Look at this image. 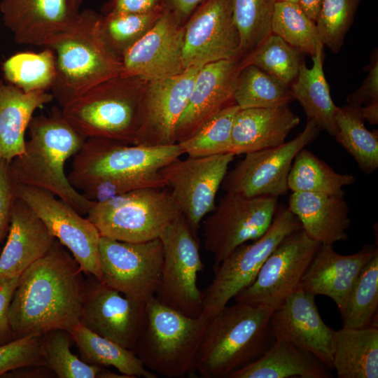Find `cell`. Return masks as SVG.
I'll list each match as a JSON object with an SVG mask.
<instances>
[{
    "label": "cell",
    "instance_id": "obj_1",
    "mask_svg": "<svg viewBox=\"0 0 378 378\" xmlns=\"http://www.w3.org/2000/svg\"><path fill=\"white\" fill-rule=\"evenodd\" d=\"M83 272L57 239L19 276L8 310L15 339L53 330L70 332L80 323L85 293Z\"/></svg>",
    "mask_w": 378,
    "mask_h": 378
},
{
    "label": "cell",
    "instance_id": "obj_2",
    "mask_svg": "<svg viewBox=\"0 0 378 378\" xmlns=\"http://www.w3.org/2000/svg\"><path fill=\"white\" fill-rule=\"evenodd\" d=\"M28 128L29 139L23 153L10 162L14 183L48 190L87 215L94 202L70 183L64 172L66 160L78 153L86 139L57 108L50 115L34 116Z\"/></svg>",
    "mask_w": 378,
    "mask_h": 378
},
{
    "label": "cell",
    "instance_id": "obj_3",
    "mask_svg": "<svg viewBox=\"0 0 378 378\" xmlns=\"http://www.w3.org/2000/svg\"><path fill=\"white\" fill-rule=\"evenodd\" d=\"M274 309L237 302L209 318L195 371L202 378H228L260 358L272 344Z\"/></svg>",
    "mask_w": 378,
    "mask_h": 378
},
{
    "label": "cell",
    "instance_id": "obj_4",
    "mask_svg": "<svg viewBox=\"0 0 378 378\" xmlns=\"http://www.w3.org/2000/svg\"><path fill=\"white\" fill-rule=\"evenodd\" d=\"M146 83L135 76L111 78L62 107V115L85 139L136 144Z\"/></svg>",
    "mask_w": 378,
    "mask_h": 378
},
{
    "label": "cell",
    "instance_id": "obj_5",
    "mask_svg": "<svg viewBox=\"0 0 378 378\" xmlns=\"http://www.w3.org/2000/svg\"><path fill=\"white\" fill-rule=\"evenodd\" d=\"M102 14L84 10L75 25L48 46L56 57L51 94L61 107L97 84L117 76L122 59L106 45L98 28Z\"/></svg>",
    "mask_w": 378,
    "mask_h": 378
},
{
    "label": "cell",
    "instance_id": "obj_6",
    "mask_svg": "<svg viewBox=\"0 0 378 378\" xmlns=\"http://www.w3.org/2000/svg\"><path fill=\"white\" fill-rule=\"evenodd\" d=\"M146 322L133 352L150 371L168 378L195 372L209 318L185 315L159 302L146 303Z\"/></svg>",
    "mask_w": 378,
    "mask_h": 378
},
{
    "label": "cell",
    "instance_id": "obj_7",
    "mask_svg": "<svg viewBox=\"0 0 378 378\" xmlns=\"http://www.w3.org/2000/svg\"><path fill=\"white\" fill-rule=\"evenodd\" d=\"M181 215L171 191L164 187L138 189L94 202L87 218L101 237L136 243L160 238Z\"/></svg>",
    "mask_w": 378,
    "mask_h": 378
},
{
    "label": "cell",
    "instance_id": "obj_8",
    "mask_svg": "<svg viewBox=\"0 0 378 378\" xmlns=\"http://www.w3.org/2000/svg\"><path fill=\"white\" fill-rule=\"evenodd\" d=\"M183 154L178 143L148 146L88 138L74 155L67 177L76 190H82L100 180L160 171Z\"/></svg>",
    "mask_w": 378,
    "mask_h": 378
},
{
    "label": "cell",
    "instance_id": "obj_9",
    "mask_svg": "<svg viewBox=\"0 0 378 378\" xmlns=\"http://www.w3.org/2000/svg\"><path fill=\"white\" fill-rule=\"evenodd\" d=\"M300 229V223L289 209L278 206L272 223L263 235L252 243L237 247L214 270V278L202 292V314L211 318L223 309L230 300L254 281L278 244Z\"/></svg>",
    "mask_w": 378,
    "mask_h": 378
},
{
    "label": "cell",
    "instance_id": "obj_10",
    "mask_svg": "<svg viewBox=\"0 0 378 378\" xmlns=\"http://www.w3.org/2000/svg\"><path fill=\"white\" fill-rule=\"evenodd\" d=\"M160 239L163 265L155 298L185 315L197 317L203 308V294L197 286V275L203 269L198 238L181 214L167 226Z\"/></svg>",
    "mask_w": 378,
    "mask_h": 378
},
{
    "label": "cell",
    "instance_id": "obj_11",
    "mask_svg": "<svg viewBox=\"0 0 378 378\" xmlns=\"http://www.w3.org/2000/svg\"><path fill=\"white\" fill-rule=\"evenodd\" d=\"M278 206L276 197L226 192L203 223L204 246L213 255L214 270L237 247L263 235Z\"/></svg>",
    "mask_w": 378,
    "mask_h": 378
},
{
    "label": "cell",
    "instance_id": "obj_12",
    "mask_svg": "<svg viewBox=\"0 0 378 378\" xmlns=\"http://www.w3.org/2000/svg\"><path fill=\"white\" fill-rule=\"evenodd\" d=\"M99 249L103 283L136 301L155 297L163 265L160 238L135 243L101 237Z\"/></svg>",
    "mask_w": 378,
    "mask_h": 378
},
{
    "label": "cell",
    "instance_id": "obj_13",
    "mask_svg": "<svg viewBox=\"0 0 378 378\" xmlns=\"http://www.w3.org/2000/svg\"><path fill=\"white\" fill-rule=\"evenodd\" d=\"M15 190L16 197L32 209L52 235L71 253L83 273L101 281V236L94 225L48 190L18 184Z\"/></svg>",
    "mask_w": 378,
    "mask_h": 378
},
{
    "label": "cell",
    "instance_id": "obj_14",
    "mask_svg": "<svg viewBox=\"0 0 378 378\" xmlns=\"http://www.w3.org/2000/svg\"><path fill=\"white\" fill-rule=\"evenodd\" d=\"M320 128L307 119L302 132L283 144L245 154L222 183L226 192L244 197L273 196L288 193V177L300 150L318 135Z\"/></svg>",
    "mask_w": 378,
    "mask_h": 378
},
{
    "label": "cell",
    "instance_id": "obj_15",
    "mask_svg": "<svg viewBox=\"0 0 378 378\" xmlns=\"http://www.w3.org/2000/svg\"><path fill=\"white\" fill-rule=\"evenodd\" d=\"M234 156L232 153L188 156L178 158L160 170L166 187L196 237L202 220L215 207L216 196Z\"/></svg>",
    "mask_w": 378,
    "mask_h": 378
},
{
    "label": "cell",
    "instance_id": "obj_16",
    "mask_svg": "<svg viewBox=\"0 0 378 378\" xmlns=\"http://www.w3.org/2000/svg\"><path fill=\"white\" fill-rule=\"evenodd\" d=\"M321 244L300 229L286 236L261 266L254 281L234 300L275 309L298 287Z\"/></svg>",
    "mask_w": 378,
    "mask_h": 378
},
{
    "label": "cell",
    "instance_id": "obj_17",
    "mask_svg": "<svg viewBox=\"0 0 378 378\" xmlns=\"http://www.w3.org/2000/svg\"><path fill=\"white\" fill-rule=\"evenodd\" d=\"M235 59L241 53L232 0H204L184 24V68Z\"/></svg>",
    "mask_w": 378,
    "mask_h": 378
},
{
    "label": "cell",
    "instance_id": "obj_18",
    "mask_svg": "<svg viewBox=\"0 0 378 378\" xmlns=\"http://www.w3.org/2000/svg\"><path fill=\"white\" fill-rule=\"evenodd\" d=\"M80 323L134 351L146 322V303L128 298L88 274Z\"/></svg>",
    "mask_w": 378,
    "mask_h": 378
},
{
    "label": "cell",
    "instance_id": "obj_19",
    "mask_svg": "<svg viewBox=\"0 0 378 378\" xmlns=\"http://www.w3.org/2000/svg\"><path fill=\"white\" fill-rule=\"evenodd\" d=\"M184 24L167 6L163 13L122 56L120 75L150 81L179 74L183 66Z\"/></svg>",
    "mask_w": 378,
    "mask_h": 378
},
{
    "label": "cell",
    "instance_id": "obj_20",
    "mask_svg": "<svg viewBox=\"0 0 378 378\" xmlns=\"http://www.w3.org/2000/svg\"><path fill=\"white\" fill-rule=\"evenodd\" d=\"M200 69L190 67L175 76L146 81L141 125L136 145L157 146L176 144L177 125Z\"/></svg>",
    "mask_w": 378,
    "mask_h": 378
},
{
    "label": "cell",
    "instance_id": "obj_21",
    "mask_svg": "<svg viewBox=\"0 0 378 378\" xmlns=\"http://www.w3.org/2000/svg\"><path fill=\"white\" fill-rule=\"evenodd\" d=\"M0 12L17 43L44 48L69 31L80 14L70 0H1Z\"/></svg>",
    "mask_w": 378,
    "mask_h": 378
},
{
    "label": "cell",
    "instance_id": "obj_22",
    "mask_svg": "<svg viewBox=\"0 0 378 378\" xmlns=\"http://www.w3.org/2000/svg\"><path fill=\"white\" fill-rule=\"evenodd\" d=\"M271 326L274 335H281L332 370L335 330L323 321L314 295L298 287L274 309Z\"/></svg>",
    "mask_w": 378,
    "mask_h": 378
},
{
    "label": "cell",
    "instance_id": "obj_23",
    "mask_svg": "<svg viewBox=\"0 0 378 378\" xmlns=\"http://www.w3.org/2000/svg\"><path fill=\"white\" fill-rule=\"evenodd\" d=\"M241 69V59H235L209 63L199 69L177 125L176 143L192 136L219 111L235 103L233 97Z\"/></svg>",
    "mask_w": 378,
    "mask_h": 378
},
{
    "label": "cell",
    "instance_id": "obj_24",
    "mask_svg": "<svg viewBox=\"0 0 378 378\" xmlns=\"http://www.w3.org/2000/svg\"><path fill=\"white\" fill-rule=\"evenodd\" d=\"M377 251L374 245L366 244L355 253L342 255L332 244H321L299 287L315 296L331 298L341 313L363 269Z\"/></svg>",
    "mask_w": 378,
    "mask_h": 378
},
{
    "label": "cell",
    "instance_id": "obj_25",
    "mask_svg": "<svg viewBox=\"0 0 378 378\" xmlns=\"http://www.w3.org/2000/svg\"><path fill=\"white\" fill-rule=\"evenodd\" d=\"M55 241L32 209L16 197L7 239L0 253V280L20 276Z\"/></svg>",
    "mask_w": 378,
    "mask_h": 378
},
{
    "label": "cell",
    "instance_id": "obj_26",
    "mask_svg": "<svg viewBox=\"0 0 378 378\" xmlns=\"http://www.w3.org/2000/svg\"><path fill=\"white\" fill-rule=\"evenodd\" d=\"M299 123L288 106L240 108L232 125L230 153L245 155L281 145Z\"/></svg>",
    "mask_w": 378,
    "mask_h": 378
},
{
    "label": "cell",
    "instance_id": "obj_27",
    "mask_svg": "<svg viewBox=\"0 0 378 378\" xmlns=\"http://www.w3.org/2000/svg\"><path fill=\"white\" fill-rule=\"evenodd\" d=\"M289 210L302 229L321 244H333L348 239L351 219L344 197L307 192H292Z\"/></svg>",
    "mask_w": 378,
    "mask_h": 378
},
{
    "label": "cell",
    "instance_id": "obj_28",
    "mask_svg": "<svg viewBox=\"0 0 378 378\" xmlns=\"http://www.w3.org/2000/svg\"><path fill=\"white\" fill-rule=\"evenodd\" d=\"M54 99L51 93L25 92L0 79V162H10L24 150V134L35 111Z\"/></svg>",
    "mask_w": 378,
    "mask_h": 378
},
{
    "label": "cell",
    "instance_id": "obj_29",
    "mask_svg": "<svg viewBox=\"0 0 378 378\" xmlns=\"http://www.w3.org/2000/svg\"><path fill=\"white\" fill-rule=\"evenodd\" d=\"M257 360L232 372L228 378H330V370L312 354L280 335Z\"/></svg>",
    "mask_w": 378,
    "mask_h": 378
},
{
    "label": "cell",
    "instance_id": "obj_30",
    "mask_svg": "<svg viewBox=\"0 0 378 378\" xmlns=\"http://www.w3.org/2000/svg\"><path fill=\"white\" fill-rule=\"evenodd\" d=\"M332 369L338 378L378 377L377 323L335 331Z\"/></svg>",
    "mask_w": 378,
    "mask_h": 378
},
{
    "label": "cell",
    "instance_id": "obj_31",
    "mask_svg": "<svg viewBox=\"0 0 378 378\" xmlns=\"http://www.w3.org/2000/svg\"><path fill=\"white\" fill-rule=\"evenodd\" d=\"M323 48L312 56V66L304 62L295 80L290 85L294 99L298 101L307 119L313 120L320 130L335 136L337 133L335 115L338 106L333 102L323 68Z\"/></svg>",
    "mask_w": 378,
    "mask_h": 378
},
{
    "label": "cell",
    "instance_id": "obj_32",
    "mask_svg": "<svg viewBox=\"0 0 378 378\" xmlns=\"http://www.w3.org/2000/svg\"><path fill=\"white\" fill-rule=\"evenodd\" d=\"M69 332L80 358L85 363L103 367L113 366L129 378L158 377L142 364L132 351L96 334L81 323Z\"/></svg>",
    "mask_w": 378,
    "mask_h": 378
},
{
    "label": "cell",
    "instance_id": "obj_33",
    "mask_svg": "<svg viewBox=\"0 0 378 378\" xmlns=\"http://www.w3.org/2000/svg\"><path fill=\"white\" fill-rule=\"evenodd\" d=\"M360 106L338 107L335 140L352 156L359 169L370 174L378 168V133L365 126Z\"/></svg>",
    "mask_w": 378,
    "mask_h": 378
},
{
    "label": "cell",
    "instance_id": "obj_34",
    "mask_svg": "<svg viewBox=\"0 0 378 378\" xmlns=\"http://www.w3.org/2000/svg\"><path fill=\"white\" fill-rule=\"evenodd\" d=\"M355 182L351 174L336 172L305 148L298 152L288 177L292 192H307L344 197L343 188Z\"/></svg>",
    "mask_w": 378,
    "mask_h": 378
},
{
    "label": "cell",
    "instance_id": "obj_35",
    "mask_svg": "<svg viewBox=\"0 0 378 378\" xmlns=\"http://www.w3.org/2000/svg\"><path fill=\"white\" fill-rule=\"evenodd\" d=\"M74 340L64 330L43 334L41 350L46 366L59 378H129L106 367L90 365L71 351Z\"/></svg>",
    "mask_w": 378,
    "mask_h": 378
},
{
    "label": "cell",
    "instance_id": "obj_36",
    "mask_svg": "<svg viewBox=\"0 0 378 378\" xmlns=\"http://www.w3.org/2000/svg\"><path fill=\"white\" fill-rule=\"evenodd\" d=\"M233 98L241 109L281 107L294 100L290 86L251 64L241 66Z\"/></svg>",
    "mask_w": 378,
    "mask_h": 378
},
{
    "label": "cell",
    "instance_id": "obj_37",
    "mask_svg": "<svg viewBox=\"0 0 378 378\" xmlns=\"http://www.w3.org/2000/svg\"><path fill=\"white\" fill-rule=\"evenodd\" d=\"M2 69L5 78L25 92L48 91L56 78V57L48 47L38 52H18L4 62Z\"/></svg>",
    "mask_w": 378,
    "mask_h": 378
},
{
    "label": "cell",
    "instance_id": "obj_38",
    "mask_svg": "<svg viewBox=\"0 0 378 378\" xmlns=\"http://www.w3.org/2000/svg\"><path fill=\"white\" fill-rule=\"evenodd\" d=\"M165 6L163 1L145 13L102 14L98 22L99 33L108 48L121 59L155 24Z\"/></svg>",
    "mask_w": 378,
    "mask_h": 378
},
{
    "label": "cell",
    "instance_id": "obj_39",
    "mask_svg": "<svg viewBox=\"0 0 378 378\" xmlns=\"http://www.w3.org/2000/svg\"><path fill=\"white\" fill-rule=\"evenodd\" d=\"M303 54L272 33L241 59V66L254 65L290 86L297 78L304 62Z\"/></svg>",
    "mask_w": 378,
    "mask_h": 378
},
{
    "label": "cell",
    "instance_id": "obj_40",
    "mask_svg": "<svg viewBox=\"0 0 378 378\" xmlns=\"http://www.w3.org/2000/svg\"><path fill=\"white\" fill-rule=\"evenodd\" d=\"M378 307V251L366 263L340 313L343 327L363 328L375 324Z\"/></svg>",
    "mask_w": 378,
    "mask_h": 378
},
{
    "label": "cell",
    "instance_id": "obj_41",
    "mask_svg": "<svg viewBox=\"0 0 378 378\" xmlns=\"http://www.w3.org/2000/svg\"><path fill=\"white\" fill-rule=\"evenodd\" d=\"M272 31L290 46L311 56L319 48L324 47L316 22L306 15L298 3L276 1Z\"/></svg>",
    "mask_w": 378,
    "mask_h": 378
},
{
    "label": "cell",
    "instance_id": "obj_42",
    "mask_svg": "<svg viewBox=\"0 0 378 378\" xmlns=\"http://www.w3.org/2000/svg\"><path fill=\"white\" fill-rule=\"evenodd\" d=\"M277 0H232V14L240 37L241 58L260 46L272 31Z\"/></svg>",
    "mask_w": 378,
    "mask_h": 378
},
{
    "label": "cell",
    "instance_id": "obj_43",
    "mask_svg": "<svg viewBox=\"0 0 378 378\" xmlns=\"http://www.w3.org/2000/svg\"><path fill=\"white\" fill-rule=\"evenodd\" d=\"M239 107L231 104L206 122L195 134L178 143L184 154L202 157L230 153L231 135Z\"/></svg>",
    "mask_w": 378,
    "mask_h": 378
},
{
    "label": "cell",
    "instance_id": "obj_44",
    "mask_svg": "<svg viewBox=\"0 0 378 378\" xmlns=\"http://www.w3.org/2000/svg\"><path fill=\"white\" fill-rule=\"evenodd\" d=\"M360 0H322L316 22L320 38L333 53L341 49Z\"/></svg>",
    "mask_w": 378,
    "mask_h": 378
},
{
    "label": "cell",
    "instance_id": "obj_45",
    "mask_svg": "<svg viewBox=\"0 0 378 378\" xmlns=\"http://www.w3.org/2000/svg\"><path fill=\"white\" fill-rule=\"evenodd\" d=\"M166 183L160 171L100 180L84 187L82 195L94 202H102L122 194L146 188H164Z\"/></svg>",
    "mask_w": 378,
    "mask_h": 378
},
{
    "label": "cell",
    "instance_id": "obj_46",
    "mask_svg": "<svg viewBox=\"0 0 378 378\" xmlns=\"http://www.w3.org/2000/svg\"><path fill=\"white\" fill-rule=\"evenodd\" d=\"M42 338L43 334H31L0 345V375L22 368L46 366Z\"/></svg>",
    "mask_w": 378,
    "mask_h": 378
},
{
    "label": "cell",
    "instance_id": "obj_47",
    "mask_svg": "<svg viewBox=\"0 0 378 378\" xmlns=\"http://www.w3.org/2000/svg\"><path fill=\"white\" fill-rule=\"evenodd\" d=\"M15 183L12 178L10 163L0 162V244L8 234L12 211L16 199Z\"/></svg>",
    "mask_w": 378,
    "mask_h": 378
},
{
    "label": "cell",
    "instance_id": "obj_48",
    "mask_svg": "<svg viewBox=\"0 0 378 378\" xmlns=\"http://www.w3.org/2000/svg\"><path fill=\"white\" fill-rule=\"evenodd\" d=\"M367 71L368 74L360 87L347 97L346 102L348 104L362 106L363 104L367 105L378 102V57L377 49L372 54L371 61Z\"/></svg>",
    "mask_w": 378,
    "mask_h": 378
},
{
    "label": "cell",
    "instance_id": "obj_49",
    "mask_svg": "<svg viewBox=\"0 0 378 378\" xmlns=\"http://www.w3.org/2000/svg\"><path fill=\"white\" fill-rule=\"evenodd\" d=\"M19 276L0 280V345L15 339L9 321L8 310Z\"/></svg>",
    "mask_w": 378,
    "mask_h": 378
},
{
    "label": "cell",
    "instance_id": "obj_50",
    "mask_svg": "<svg viewBox=\"0 0 378 378\" xmlns=\"http://www.w3.org/2000/svg\"><path fill=\"white\" fill-rule=\"evenodd\" d=\"M163 0H108L103 6V15L108 13H139L150 11Z\"/></svg>",
    "mask_w": 378,
    "mask_h": 378
},
{
    "label": "cell",
    "instance_id": "obj_51",
    "mask_svg": "<svg viewBox=\"0 0 378 378\" xmlns=\"http://www.w3.org/2000/svg\"><path fill=\"white\" fill-rule=\"evenodd\" d=\"M204 0H163L165 6L171 10L178 20L185 24L195 9Z\"/></svg>",
    "mask_w": 378,
    "mask_h": 378
},
{
    "label": "cell",
    "instance_id": "obj_52",
    "mask_svg": "<svg viewBox=\"0 0 378 378\" xmlns=\"http://www.w3.org/2000/svg\"><path fill=\"white\" fill-rule=\"evenodd\" d=\"M322 0H299V4L306 15L316 22Z\"/></svg>",
    "mask_w": 378,
    "mask_h": 378
},
{
    "label": "cell",
    "instance_id": "obj_53",
    "mask_svg": "<svg viewBox=\"0 0 378 378\" xmlns=\"http://www.w3.org/2000/svg\"><path fill=\"white\" fill-rule=\"evenodd\" d=\"M361 113L365 120L372 125L378 122V102L367 104L365 107H361Z\"/></svg>",
    "mask_w": 378,
    "mask_h": 378
},
{
    "label": "cell",
    "instance_id": "obj_54",
    "mask_svg": "<svg viewBox=\"0 0 378 378\" xmlns=\"http://www.w3.org/2000/svg\"><path fill=\"white\" fill-rule=\"evenodd\" d=\"M72 5L78 10H79L80 6L86 0H70Z\"/></svg>",
    "mask_w": 378,
    "mask_h": 378
},
{
    "label": "cell",
    "instance_id": "obj_55",
    "mask_svg": "<svg viewBox=\"0 0 378 378\" xmlns=\"http://www.w3.org/2000/svg\"><path fill=\"white\" fill-rule=\"evenodd\" d=\"M277 1H288V2H293V3H298L299 4V0H277Z\"/></svg>",
    "mask_w": 378,
    "mask_h": 378
}]
</instances>
